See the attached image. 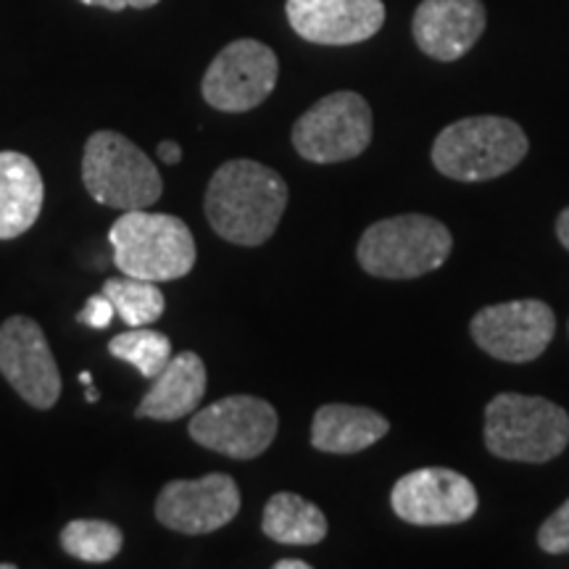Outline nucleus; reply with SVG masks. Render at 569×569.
<instances>
[{"mask_svg": "<svg viewBox=\"0 0 569 569\" xmlns=\"http://www.w3.org/2000/svg\"><path fill=\"white\" fill-rule=\"evenodd\" d=\"M288 184L274 169L251 159L227 161L206 190V219L219 238L234 246H261L280 227Z\"/></svg>", "mask_w": 569, "mask_h": 569, "instance_id": "1", "label": "nucleus"}, {"mask_svg": "<svg viewBox=\"0 0 569 569\" xmlns=\"http://www.w3.org/2000/svg\"><path fill=\"white\" fill-rule=\"evenodd\" d=\"M109 243L113 264L127 277L148 282H169L190 274L196 267V240L190 227L172 213L148 209L122 211L111 224Z\"/></svg>", "mask_w": 569, "mask_h": 569, "instance_id": "2", "label": "nucleus"}, {"mask_svg": "<svg viewBox=\"0 0 569 569\" xmlns=\"http://www.w3.org/2000/svg\"><path fill=\"white\" fill-rule=\"evenodd\" d=\"M530 151L522 127L503 117H467L432 142V163L459 182H482L511 172Z\"/></svg>", "mask_w": 569, "mask_h": 569, "instance_id": "3", "label": "nucleus"}, {"mask_svg": "<svg viewBox=\"0 0 569 569\" xmlns=\"http://www.w3.org/2000/svg\"><path fill=\"white\" fill-rule=\"evenodd\" d=\"M451 248L453 238L443 222L425 213H403L367 227L356 246V259L372 277L415 280L443 267Z\"/></svg>", "mask_w": 569, "mask_h": 569, "instance_id": "4", "label": "nucleus"}, {"mask_svg": "<svg viewBox=\"0 0 569 569\" xmlns=\"http://www.w3.org/2000/svg\"><path fill=\"white\" fill-rule=\"evenodd\" d=\"M569 415L549 398L501 393L486 409V446L498 459L543 465L565 453Z\"/></svg>", "mask_w": 569, "mask_h": 569, "instance_id": "5", "label": "nucleus"}, {"mask_svg": "<svg viewBox=\"0 0 569 569\" xmlns=\"http://www.w3.org/2000/svg\"><path fill=\"white\" fill-rule=\"evenodd\" d=\"M82 182L92 201L109 209H151L163 193L156 163L124 134L92 132L82 153Z\"/></svg>", "mask_w": 569, "mask_h": 569, "instance_id": "6", "label": "nucleus"}, {"mask_svg": "<svg viewBox=\"0 0 569 569\" xmlns=\"http://www.w3.org/2000/svg\"><path fill=\"white\" fill-rule=\"evenodd\" d=\"M372 142V109L359 92L325 96L298 119L293 146L306 161L340 163L361 156Z\"/></svg>", "mask_w": 569, "mask_h": 569, "instance_id": "7", "label": "nucleus"}, {"mask_svg": "<svg viewBox=\"0 0 569 569\" xmlns=\"http://www.w3.org/2000/svg\"><path fill=\"white\" fill-rule=\"evenodd\" d=\"M277 74L280 63L272 48L259 40H234L206 69L203 101L217 111L246 113L272 96Z\"/></svg>", "mask_w": 569, "mask_h": 569, "instance_id": "8", "label": "nucleus"}, {"mask_svg": "<svg viewBox=\"0 0 569 569\" xmlns=\"http://www.w3.org/2000/svg\"><path fill=\"white\" fill-rule=\"evenodd\" d=\"M188 432L209 451L230 459H256L274 443L277 411L264 398L227 396L196 411Z\"/></svg>", "mask_w": 569, "mask_h": 569, "instance_id": "9", "label": "nucleus"}, {"mask_svg": "<svg viewBox=\"0 0 569 569\" xmlns=\"http://www.w3.org/2000/svg\"><path fill=\"white\" fill-rule=\"evenodd\" d=\"M472 340L482 351L509 365H528L549 348L557 332L551 306L536 298L486 306L469 325Z\"/></svg>", "mask_w": 569, "mask_h": 569, "instance_id": "10", "label": "nucleus"}, {"mask_svg": "<svg viewBox=\"0 0 569 569\" xmlns=\"http://www.w3.org/2000/svg\"><path fill=\"white\" fill-rule=\"evenodd\" d=\"M0 375L34 409H53L61 396V372L42 327L30 317L0 325Z\"/></svg>", "mask_w": 569, "mask_h": 569, "instance_id": "11", "label": "nucleus"}, {"mask_svg": "<svg viewBox=\"0 0 569 569\" xmlns=\"http://www.w3.org/2000/svg\"><path fill=\"white\" fill-rule=\"evenodd\" d=\"M478 490L465 475L446 467H427L403 475L390 493V507L403 522L436 528L459 525L478 511Z\"/></svg>", "mask_w": 569, "mask_h": 569, "instance_id": "12", "label": "nucleus"}, {"mask_svg": "<svg viewBox=\"0 0 569 569\" xmlns=\"http://www.w3.org/2000/svg\"><path fill=\"white\" fill-rule=\"evenodd\" d=\"M240 511V488L230 475L211 472L201 480H172L156 498V519L184 536H209L230 525Z\"/></svg>", "mask_w": 569, "mask_h": 569, "instance_id": "13", "label": "nucleus"}, {"mask_svg": "<svg viewBox=\"0 0 569 569\" xmlns=\"http://www.w3.org/2000/svg\"><path fill=\"white\" fill-rule=\"evenodd\" d=\"M290 27L317 46H356L386 24L382 0H288Z\"/></svg>", "mask_w": 569, "mask_h": 569, "instance_id": "14", "label": "nucleus"}, {"mask_svg": "<svg viewBox=\"0 0 569 569\" xmlns=\"http://www.w3.org/2000/svg\"><path fill=\"white\" fill-rule=\"evenodd\" d=\"M480 0H422L411 21L419 51L438 61H457L486 32Z\"/></svg>", "mask_w": 569, "mask_h": 569, "instance_id": "15", "label": "nucleus"}, {"mask_svg": "<svg viewBox=\"0 0 569 569\" xmlns=\"http://www.w3.org/2000/svg\"><path fill=\"white\" fill-rule=\"evenodd\" d=\"M206 393V365L193 351H182L169 359L159 377H153V388L140 401L134 417L174 422L198 409Z\"/></svg>", "mask_w": 569, "mask_h": 569, "instance_id": "16", "label": "nucleus"}, {"mask_svg": "<svg viewBox=\"0 0 569 569\" xmlns=\"http://www.w3.org/2000/svg\"><path fill=\"white\" fill-rule=\"evenodd\" d=\"M46 198L40 169L19 151L0 153V240H13L38 222Z\"/></svg>", "mask_w": 569, "mask_h": 569, "instance_id": "17", "label": "nucleus"}, {"mask_svg": "<svg viewBox=\"0 0 569 569\" xmlns=\"http://www.w3.org/2000/svg\"><path fill=\"white\" fill-rule=\"evenodd\" d=\"M390 422L375 409L327 403L311 422V446L322 453H359L388 436Z\"/></svg>", "mask_w": 569, "mask_h": 569, "instance_id": "18", "label": "nucleus"}, {"mask_svg": "<svg viewBox=\"0 0 569 569\" xmlns=\"http://www.w3.org/2000/svg\"><path fill=\"white\" fill-rule=\"evenodd\" d=\"M261 530L282 546H317L327 538V517L296 493H274L261 515Z\"/></svg>", "mask_w": 569, "mask_h": 569, "instance_id": "19", "label": "nucleus"}, {"mask_svg": "<svg viewBox=\"0 0 569 569\" xmlns=\"http://www.w3.org/2000/svg\"><path fill=\"white\" fill-rule=\"evenodd\" d=\"M103 296L113 303L117 317H122V322L130 327H146L159 322L163 306H167L159 284L127 274L106 280Z\"/></svg>", "mask_w": 569, "mask_h": 569, "instance_id": "20", "label": "nucleus"}, {"mask_svg": "<svg viewBox=\"0 0 569 569\" xmlns=\"http://www.w3.org/2000/svg\"><path fill=\"white\" fill-rule=\"evenodd\" d=\"M124 532L106 519H71L61 530V549L69 557L88 561V565H103L122 551Z\"/></svg>", "mask_w": 569, "mask_h": 569, "instance_id": "21", "label": "nucleus"}, {"mask_svg": "<svg viewBox=\"0 0 569 569\" xmlns=\"http://www.w3.org/2000/svg\"><path fill=\"white\" fill-rule=\"evenodd\" d=\"M109 351L119 361L132 365L146 380H153L169 365V359H172V340L163 336V332L151 330L148 325L132 327L130 332L111 338Z\"/></svg>", "mask_w": 569, "mask_h": 569, "instance_id": "22", "label": "nucleus"}, {"mask_svg": "<svg viewBox=\"0 0 569 569\" xmlns=\"http://www.w3.org/2000/svg\"><path fill=\"white\" fill-rule=\"evenodd\" d=\"M538 546L546 553H569V501L553 511V515L540 525Z\"/></svg>", "mask_w": 569, "mask_h": 569, "instance_id": "23", "label": "nucleus"}, {"mask_svg": "<svg viewBox=\"0 0 569 569\" xmlns=\"http://www.w3.org/2000/svg\"><path fill=\"white\" fill-rule=\"evenodd\" d=\"M113 317H117L113 303L103 293H98L88 298V303H84L80 315H77V322L90 327V330H106Z\"/></svg>", "mask_w": 569, "mask_h": 569, "instance_id": "24", "label": "nucleus"}, {"mask_svg": "<svg viewBox=\"0 0 569 569\" xmlns=\"http://www.w3.org/2000/svg\"><path fill=\"white\" fill-rule=\"evenodd\" d=\"M84 6H98L106 11H124V9H151V6L161 3V0H80Z\"/></svg>", "mask_w": 569, "mask_h": 569, "instance_id": "25", "label": "nucleus"}, {"mask_svg": "<svg viewBox=\"0 0 569 569\" xmlns=\"http://www.w3.org/2000/svg\"><path fill=\"white\" fill-rule=\"evenodd\" d=\"M159 159H161L163 163H169V167H174V163H180V161H182V148H180V142H174V140H163V142H159Z\"/></svg>", "mask_w": 569, "mask_h": 569, "instance_id": "26", "label": "nucleus"}, {"mask_svg": "<svg viewBox=\"0 0 569 569\" xmlns=\"http://www.w3.org/2000/svg\"><path fill=\"white\" fill-rule=\"evenodd\" d=\"M557 234H559L561 246H565L567 251H569V209H565V211L559 213V219H557Z\"/></svg>", "mask_w": 569, "mask_h": 569, "instance_id": "27", "label": "nucleus"}, {"mask_svg": "<svg viewBox=\"0 0 569 569\" xmlns=\"http://www.w3.org/2000/svg\"><path fill=\"white\" fill-rule=\"evenodd\" d=\"M311 565L309 561H301V559H280L274 565V569H309Z\"/></svg>", "mask_w": 569, "mask_h": 569, "instance_id": "28", "label": "nucleus"}, {"mask_svg": "<svg viewBox=\"0 0 569 569\" xmlns=\"http://www.w3.org/2000/svg\"><path fill=\"white\" fill-rule=\"evenodd\" d=\"M84 396H88V401H90V403H96V401H98V390L92 388V382L88 386V393H84Z\"/></svg>", "mask_w": 569, "mask_h": 569, "instance_id": "29", "label": "nucleus"}, {"mask_svg": "<svg viewBox=\"0 0 569 569\" xmlns=\"http://www.w3.org/2000/svg\"><path fill=\"white\" fill-rule=\"evenodd\" d=\"M80 382H84V386H90L92 375H90V372H82V375H80Z\"/></svg>", "mask_w": 569, "mask_h": 569, "instance_id": "30", "label": "nucleus"}]
</instances>
